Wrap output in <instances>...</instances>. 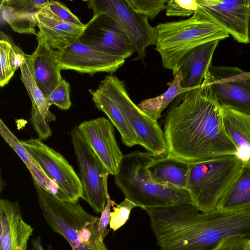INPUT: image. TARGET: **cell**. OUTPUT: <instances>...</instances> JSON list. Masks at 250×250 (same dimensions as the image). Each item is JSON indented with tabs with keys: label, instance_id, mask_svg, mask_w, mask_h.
<instances>
[{
	"label": "cell",
	"instance_id": "cell-33",
	"mask_svg": "<svg viewBox=\"0 0 250 250\" xmlns=\"http://www.w3.org/2000/svg\"><path fill=\"white\" fill-rule=\"evenodd\" d=\"M44 7L58 18L65 22L82 26L85 25L66 6L58 1L51 0Z\"/></svg>",
	"mask_w": 250,
	"mask_h": 250
},
{
	"label": "cell",
	"instance_id": "cell-29",
	"mask_svg": "<svg viewBox=\"0 0 250 250\" xmlns=\"http://www.w3.org/2000/svg\"><path fill=\"white\" fill-rule=\"evenodd\" d=\"M127 1L137 13L151 20L155 19L161 11L166 9V4L168 1L167 0Z\"/></svg>",
	"mask_w": 250,
	"mask_h": 250
},
{
	"label": "cell",
	"instance_id": "cell-25",
	"mask_svg": "<svg viewBox=\"0 0 250 250\" xmlns=\"http://www.w3.org/2000/svg\"><path fill=\"white\" fill-rule=\"evenodd\" d=\"M182 80V73L179 70L173 79L167 83L168 88L166 92L154 98L143 100L137 105L138 107L152 120L157 122L162 112L175 97L187 90L181 87Z\"/></svg>",
	"mask_w": 250,
	"mask_h": 250
},
{
	"label": "cell",
	"instance_id": "cell-24",
	"mask_svg": "<svg viewBox=\"0 0 250 250\" xmlns=\"http://www.w3.org/2000/svg\"><path fill=\"white\" fill-rule=\"evenodd\" d=\"M250 205V165L243 164L239 173L219 200L217 209L231 210Z\"/></svg>",
	"mask_w": 250,
	"mask_h": 250
},
{
	"label": "cell",
	"instance_id": "cell-20",
	"mask_svg": "<svg viewBox=\"0 0 250 250\" xmlns=\"http://www.w3.org/2000/svg\"><path fill=\"white\" fill-rule=\"evenodd\" d=\"M189 168V164L167 155L155 157L147 167L152 181L180 189L187 188Z\"/></svg>",
	"mask_w": 250,
	"mask_h": 250
},
{
	"label": "cell",
	"instance_id": "cell-6",
	"mask_svg": "<svg viewBox=\"0 0 250 250\" xmlns=\"http://www.w3.org/2000/svg\"><path fill=\"white\" fill-rule=\"evenodd\" d=\"M99 86L118 104L143 143V147L155 157L167 155L164 132L157 122L149 118L130 98L123 81L107 75Z\"/></svg>",
	"mask_w": 250,
	"mask_h": 250
},
{
	"label": "cell",
	"instance_id": "cell-9",
	"mask_svg": "<svg viewBox=\"0 0 250 250\" xmlns=\"http://www.w3.org/2000/svg\"><path fill=\"white\" fill-rule=\"evenodd\" d=\"M93 14L104 13L113 19L128 36L139 59L144 61L146 48L156 42L155 27L148 19L137 13L127 0H90L86 1Z\"/></svg>",
	"mask_w": 250,
	"mask_h": 250
},
{
	"label": "cell",
	"instance_id": "cell-26",
	"mask_svg": "<svg viewBox=\"0 0 250 250\" xmlns=\"http://www.w3.org/2000/svg\"><path fill=\"white\" fill-rule=\"evenodd\" d=\"M51 0H0L2 15H19L36 14Z\"/></svg>",
	"mask_w": 250,
	"mask_h": 250
},
{
	"label": "cell",
	"instance_id": "cell-35",
	"mask_svg": "<svg viewBox=\"0 0 250 250\" xmlns=\"http://www.w3.org/2000/svg\"><path fill=\"white\" fill-rule=\"evenodd\" d=\"M214 250H250V239L241 236L229 237L221 241Z\"/></svg>",
	"mask_w": 250,
	"mask_h": 250
},
{
	"label": "cell",
	"instance_id": "cell-23",
	"mask_svg": "<svg viewBox=\"0 0 250 250\" xmlns=\"http://www.w3.org/2000/svg\"><path fill=\"white\" fill-rule=\"evenodd\" d=\"M0 134L25 164L31 174L34 183L60 199V194L56 185L45 175L21 141L11 132L1 119L0 120Z\"/></svg>",
	"mask_w": 250,
	"mask_h": 250
},
{
	"label": "cell",
	"instance_id": "cell-36",
	"mask_svg": "<svg viewBox=\"0 0 250 250\" xmlns=\"http://www.w3.org/2000/svg\"><path fill=\"white\" fill-rule=\"evenodd\" d=\"M105 193L106 203L103 211L101 213L99 222V230L104 239L109 231L107 227L109 224L111 208L114 207V205H117L115 202L111 199L108 193L107 187L105 189Z\"/></svg>",
	"mask_w": 250,
	"mask_h": 250
},
{
	"label": "cell",
	"instance_id": "cell-11",
	"mask_svg": "<svg viewBox=\"0 0 250 250\" xmlns=\"http://www.w3.org/2000/svg\"><path fill=\"white\" fill-rule=\"evenodd\" d=\"M78 40L100 52L125 59L134 52L124 31L113 19L104 13L93 14Z\"/></svg>",
	"mask_w": 250,
	"mask_h": 250
},
{
	"label": "cell",
	"instance_id": "cell-10",
	"mask_svg": "<svg viewBox=\"0 0 250 250\" xmlns=\"http://www.w3.org/2000/svg\"><path fill=\"white\" fill-rule=\"evenodd\" d=\"M203 81L222 107L250 116V73L238 67L211 64Z\"/></svg>",
	"mask_w": 250,
	"mask_h": 250
},
{
	"label": "cell",
	"instance_id": "cell-17",
	"mask_svg": "<svg viewBox=\"0 0 250 250\" xmlns=\"http://www.w3.org/2000/svg\"><path fill=\"white\" fill-rule=\"evenodd\" d=\"M20 69L21 79L32 103L31 122L39 139L46 140L52 135L49 123L56 120L55 116L49 111L50 106L34 79L28 55Z\"/></svg>",
	"mask_w": 250,
	"mask_h": 250
},
{
	"label": "cell",
	"instance_id": "cell-19",
	"mask_svg": "<svg viewBox=\"0 0 250 250\" xmlns=\"http://www.w3.org/2000/svg\"><path fill=\"white\" fill-rule=\"evenodd\" d=\"M39 31L45 37L51 47L62 49L79 39L85 25L82 26L65 22L45 7L36 15Z\"/></svg>",
	"mask_w": 250,
	"mask_h": 250
},
{
	"label": "cell",
	"instance_id": "cell-31",
	"mask_svg": "<svg viewBox=\"0 0 250 250\" xmlns=\"http://www.w3.org/2000/svg\"><path fill=\"white\" fill-rule=\"evenodd\" d=\"M5 33L0 32V86L3 87L6 85L13 76L9 61V44Z\"/></svg>",
	"mask_w": 250,
	"mask_h": 250
},
{
	"label": "cell",
	"instance_id": "cell-3",
	"mask_svg": "<svg viewBox=\"0 0 250 250\" xmlns=\"http://www.w3.org/2000/svg\"><path fill=\"white\" fill-rule=\"evenodd\" d=\"M34 184L47 224L65 239L72 250H108L99 230L100 218L85 211L79 200L62 201Z\"/></svg>",
	"mask_w": 250,
	"mask_h": 250
},
{
	"label": "cell",
	"instance_id": "cell-34",
	"mask_svg": "<svg viewBox=\"0 0 250 250\" xmlns=\"http://www.w3.org/2000/svg\"><path fill=\"white\" fill-rule=\"evenodd\" d=\"M6 38L9 44L8 55L9 64L12 72L14 73L25 62L27 54H26L15 44L10 36L7 35Z\"/></svg>",
	"mask_w": 250,
	"mask_h": 250
},
{
	"label": "cell",
	"instance_id": "cell-27",
	"mask_svg": "<svg viewBox=\"0 0 250 250\" xmlns=\"http://www.w3.org/2000/svg\"><path fill=\"white\" fill-rule=\"evenodd\" d=\"M36 15H3V17L15 32L37 35L35 28L38 26Z\"/></svg>",
	"mask_w": 250,
	"mask_h": 250
},
{
	"label": "cell",
	"instance_id": "cell-2",
	"mask_svg": "<svg viewBox=\"0 0 250 250\" xmlns=\"http://www.w3.org/2000/svg\"><path fill=\"white\" fill-rule=\"evenodd\" d=\"M155 49L160 54L165 68L175 75L183 56L191 49L214 41H221L229 34L198 5L189 18L158 24L155 27Z\"/></svg>",
	"mask_w": 250,
	"mask_h": 250
},
{
	"label": "cell",
	"instance_id": "cell-4",
	"mask_svg": "<svg viewBox=\"0 0 250 250\" xmlns=\"http://www.w3.org/2000/svg\"><path fill=\"white\" fill-rule=\"evenodd\" d=\"M155 157L149 152L138 151L124 155L114 176L116 185L125 198L143 209L193 205L186 189L165 187L152 181L147 167Z\"/></svg>",
	"mask_w": 250,
	"mask_h": 250
},
{
	"label": "cell",
	"instance_id": "cell-8",
	"mask_svg": "<svg viewBox=\"0 0 250 250\" xmlns=\"http://www.w3.org/2000/svg\"><path fill=\"white\" fill-rule=\"evenodd\" d=\"M71 138L79 168L83 199L97 213H102L106 202L108 171L80 133L77 126L71 131Z\"/></svg>",
	"mask_w": 250,
	"mask_h": 250
},
{
	"label": "cell",
	"instance_id": "cell-22",
	"mask_svg": "<svg viewBox=\"0 0 250 250\" xmlns=\"http://www.w3.org/2000/svg\"><path fill=\"white\" fill-rule=\"evenodd\" d=\"M225 132L242 164L250 165V116L222 107Z\"/></svg>",
	"mask_w": 250,
	"mask_h": 250
},
{
	"label": "cell",
	"instance_id": "cell-13",
	"mask_svg": "<svg viewBox=\"0 0 250 250\" xmlns=\"http://www.w3.org/2000/svg\"><path fill=\"white\" fill-rule=\"evenodd\" d=\"M114 125L104 117L85 121L78 126L84 140L106 168L115 175L124 156L118 145Z\"/></svg>",
	"mask_w": 250,
	"mask_h": 250
},
{
	"label": "cell",
	"instance_id": "cell-5",
	"mask_svg": "<svg viewBox=\"0 0 250 250\" xmlns=\"http://www.w3.org/2000/svg\"><path fill=\"white\" fill-rule=\"evenodd\" d=\"M243 164L236 155H226L189 164L187 190L201 212L217 209L221 198L240 171Z\"/></svg>",
	"mask_w": 250,
	"mask_h": 250
},
{
	"label": "cell",
	"instance_id": "cell-37",
	"mask_svg": "<svg viewBox=\"0 0 250 250\" xmlns=\"http://www.w3.org/2000/svg\"><path fill=\"white\" fill-rule=\"evenodd\" d=\"M32 245L34 250H51L50 248L47 249L43 247L42 244L41 238L39 237L33 239Z\"/></svg>",
	"mask_w": 250,
	"mask_h": 250
},
{
	"label": "cell",
	"instance_id": "cell-12",
	"mask_svg": "<svg viewBox=\"0 0 250 250\" xmlns=\"http://www.w3.org/2000/svg\"><path fill=\"white\" fill-rule=\"evenodd\" d=\"M61 70H71L93 75L106 72L112 75L124 64L125 59L97 50L78 40L65 48L55 51Z\"/></svg>",
	"mask_w": 250,
	"mask_h": 250
},
{
	"label": "cell",
	"instance_id": "cell-30",
	"mask_svg": "<svg viewBox=\"0 0 250 250\" xmlns=\"http://www.w3.org/2000/svg\"><path fill=\"white\" fill-rule=\"evenodd\" d=\"M136 207V204L126 198L116 207H113V211L110 214V228L113 231L120 228L127 221L131 210Z\"/></svg>",
	"mask_w": 250,
	"mask_h": 250
},
{
	"label": "cell",
	"instance_id": "cell-16",
	"mask_svg": "<svg viewBox=\"0 0 250 250\" xmlns=\"http://www.w3.org/2000/svg\"><path fill=\"white\" fill-rule=\"evenodd\" d=\"M36 36L37 46L28 56L34 79L46 98L62 78L55 51L39 30Z\"/></svg>",
	"mask_w": 250,
	"mask_h": 250
},
{
	"label": "cell",
	"instance_id": "cell-15",
	"mask_svg": "<svg viewBox=\"0 0 250 250\" xmlns=\"http://www.w3.org/2000/svg\"><path fill=\"white\" fill-rule=\"evenodd\" d=\"M0 250H27L33 229L21 216L17 201L0 200Z\"/></svg>",
	"mask_w": 250,
	"mask_h": 250
},
{
	"label": "cell",
	"instance_id": "cell-14",
	"mask_svg": "<svg viewBox=\"0 0 250 250\" xmlns=\"http://www.w3.org/2000/svg\"><path fill=\"white\" fill-rule=\"evenodd\" d=\"M234 40L247 44L250 0H196Z\"/></svg>",
	"mask_w": 250,
	"mask_h": 250
},
{
	"label": "cell",
	"instance_id": "cell-28",
	"mask_svg": "<svg viewBox=\"0 0 250 250\" xmlns=\"http://www.w3.org/2000/svg\"><path fill=\"white\" fill-rule=\"evenodd\" d=\"M70 87L68 82L62 79L57 86L45 98L50 106L55 105L62 110H67L71 106L70 98Z\"/></svg>",
	"mask_w": 250,
	"mask_h": 250
},
{
	"label": "cell",
	"instance_id": "cell-21",
	"mask_svg": "<svg viewBox=\"0 0 250 250\" xmlns=\"http://www.w3.org/2000/svg\"><path fill=\"white\" fill-rule=\"evenodd\" d=\"M95 107L103 112L119 132L123 143L128 147L143 143L115 102L100 87L89 89Z\"/></svg>",
	"mask_w": 250,
	"mask_h": 250
},
{
	"label": "cell",
	"instance_id": "cell-32",
	"mask_svg": "<svg viewBox=\"0 0 250 250\" xmlns=\"http://www.w3.org/2000/svg\"><path fill=\"white\" fill-rule=\"evenodd\" d=\"M167 16L186 17L193 15L198 8L196 0H170L166 4Z\"/></svg>",
	"mask_w": 250,
	"mask_h": 250
},
{
	"label": "cell",
	"instance_id": "cell-38",
	"mask_svg": "<svg viewBox=\"0 0 250 250\" xmlns=\"http://www.w3.org/2000/svg\"><path fill=\"white\" fill-rule=\"evenodd\" d=\"M248 42L250 44V15H249L248 26Z\"/></svg>",
	"mask_w": 250,
	"mask_h": 250
},
{
	"label": "cell",
	"instance_id": "cell-7",
	"mask_svg": "<svg viewBox=\"0 0 250 250\" xmlns=\"http://www.w3.org/2000/svg\"><path fill=\"white\" fill-rule=\"evenodd\" d=\"M21 142L45 175L56 185L60 200L73 202L83 199L80 178L63 156L39 138Z\"/></svg>",
	"mask_w": 250,
	"mask_h": 250
},
{
	"label": "cell",
	"instance_id": "cell-18",
	"mask_svg": "<svg viewBox=\"0 0 250 250\" xmlns=\"http://www.w3.org/2000/svg\"><path fill=\"white\" fill-rule=\"evenodd\" d=\"M220 41L199 45L188 52L182 58L177 71L182 75L181 87L188 89L200 86L211 64L212 58Z\"/></svg>",
	"mask_w": 250,
	"mask_h": 250
},
{
	"label": "cell",
	"instance_id": "cell-39",
	"mask_svg": "<svg viewBox=\"0 0 250 250\" xmlns=\"http://www.w3.org/2000/svg\"><path fill=\"white\" fill-rule=\"evenodd\" d=\"M34 250L33 249V250Z\"/></svg>",
	"mask_w": 250,
	"mask_h": 250
},
{
	"label": "cell",
	"instance_id": "cell-1",
	"mask_svg": "<svg viewBox=\"0 0 250 250\" xmlns=\"http://www.w3.org/2000/svg\"><path fill=\"white\" fill-rule=\"evenodd\" d=\"M163 123L168 156L192 164L236 155L224 129L222 106L204 81L175 97Z\"/></svg>",
	"mask_w": 250,
	"mask_h": 250
}]
</instances>
